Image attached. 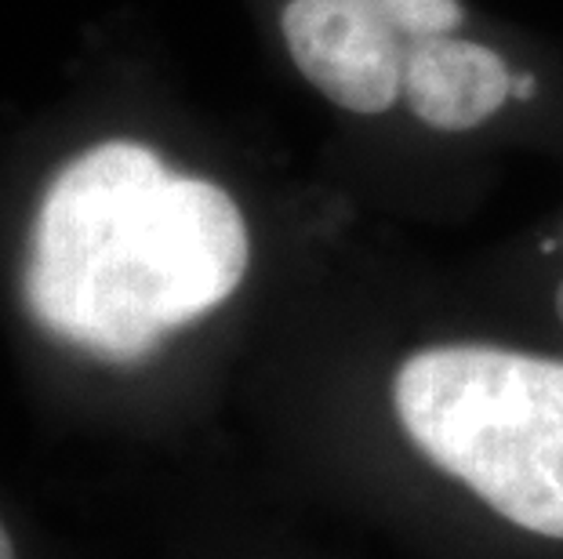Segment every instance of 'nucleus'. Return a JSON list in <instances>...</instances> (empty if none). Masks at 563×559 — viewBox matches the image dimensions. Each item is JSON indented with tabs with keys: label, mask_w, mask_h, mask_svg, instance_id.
<instances>
[{
	"label": "nucleus",
	"mask_w": 563,
	"mask_h": 559,
	"mask_svg": "<svg viewBox=\"0 0 563 559\" xmlns=\"http://www.w3.org/2000/svg\"><path fill=\"white\" fill-rule=\"evenodd\" d=\"M247 255L244 215L222 186L167 175L139 142H102L47 186L26 302L52 335L135 364L230 299Z\"/></svg>",
	"instance_id": "f257e3e1"
},
{
	"label": "nucleus",
	"mask_w": 563,
	"mask_h": 559,
	"mask_svg": "<svg viewBox=\"0 0 563 559\" xmlns=\"http://www.w3.org/2000/svg\"><path fill=\"white\" fill-rule=\"evenodd\" d=\"M393 407L437 469L509 523L563 541V360L433 345L400 364Z\"/></svg>",
	"instance_id": "f03ea898"
},
{
	"label": "nucleus",
	"mask_w": 563,
	"mask_h": 559,
	"mask_svg": "<svg viewBox=\"0 0 563 559\" xmlns=\"http://www.w3.org/2000/svg\"><path fill=\"white\" fill-rule=\"evenodd\" d=\"M280 26L298 74L342 110L375 116L404 94L407 41L371 0H291Z\"/></svg>",
	"instance_id": "7ed1b4c3"
},
{
	"label": "nucleus",
	"mask_w": 563,
	"mask_h": 559,
	"mask_svg": "<svg viewBox=\"0 0 563 559\" xmlns=\"http://www.w3.org/2000/svg\"><path fill=\"white\" fill-rule=\"evenodd\" d=\"M404 99L429 127L473 131L512 99V74L490 47L437 33L407 41Z\"/></svg>",
	"instance_id": "20e7f679"
},
{
	"label": "nucleus",
	"mask_w": 563,
	"mask_h": 559,
	"mask_svg": "<svg viewBox=\"0 0 563 559\" xmlns=\"http://www.w3.org/2000/svg\"><path fill=\"white\" fill-rule=\"evenodd\" d=\"M404 41L437 37L462 26L459 0H371Z\"/></svg>",
	"instance_id": "39448f33"
},
{
	"label": "nucleus",
	"mask_w": 563,
	"mask_h": 559,
	"mask_svg": "<svg viewBox=\"0 0 563 559\" xmlns=\"http://www.w3.org/2000/svg\"><path fill=\"white\" fill-rule=\"evenodd\" d=\"M534 85V77H527V74H520V77H512V99H531V88Z\"/></svg>",
	"instance_id": "423d86ee"
},
{
	"label": "nucleus",
	"mask_w": 563,
	"mask_h": 559,
	"mask_svg": "<svg viewBox=\"0 0 563 559\" xmlns=\"http://www.w3.org/2000/svg\"><path fill=\"white\" fill-rule=\"evenodd\" d=\"M0 559H15V549H11V538H8L4 523H0Z\"/></svg>",
	"instance_id": "0eeeda50"
},
{
	"label": "nucleus",
	"mask_w": 563,
	"mask_h": 559,
	"mask_svg": "<svg viewBox=\"0 0 563 559\" xmlns=\"http://www.w3.org/2000/svg\"><path fill=\"white\" fill-rule=\"evenodd\" d=\"M556 313H560V320H563V283H560V291H556Z\"/></svg>",
	"instance_id": "6e6552de"
}]
</instances>
